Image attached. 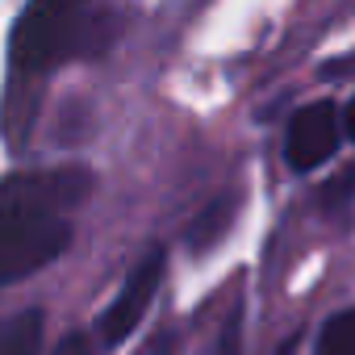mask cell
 <instances>
[{
    "label": "cell",
    "mask_w": 355,
    "mask_h": 355,
    "mask_svg": "<svg viewBox=\"0 0 355 355\" xmlns=\"http://www.w3.org/2000/svg\"><path fill=\"white\" fill-rule=\"evenodd\" d=\"M105 34L109 17L96 0H26L9 34L13 88H30L63 63L96 55L105 46Z\"/></svg>",
    "instance_id": "cell-1"
},
{
    "label": "cell",
    "mask_w": 355,
    "mask_h": 355,
    "mask_svg": "<svg viewBox=\"0 0 355 355\" xmlns=\"http://www.w3.org/2000/svg\"><path fill=\"white\" fill-rule=\"evenodd\" d=\"M71 243V226L59 214L0 201V284H13L59 259Z\"/></svg>",
    "instance_id": "cell-2"
},
{
    "label": "cell",
    "mask_w": 355,
    "mask_h": 355,
    "mask_svg": "<svg viewBox=\"0 0 355 355\" xmlns=\"http://www.w3.org/2000/svg\"><path fill=\"white\" fill-rule=\"evenodd\" d=\"M92 193V171L88 167H42V171H13L0 180V201L30 205L42 214H59L80 205Z\"/></svg>",
    "instance_id": "cell-3"
},
{
    "label": "cell",
    "mask_w": 355,
    "mask_h": 355,
    "mask_svg": "<svg viewBox=\"0 0 355 355\" xmlns=\"http://www.w3.org/2000/svg\"><path fill=\"white\" fill-rule=\"evenodd\" d=\"M159 280H163V251L155 247V251H146V255L138 259V268L125 276V284H121V293L113 297V305L101 313L96 334H101L105 347H121V343L138 330V322L146 318V309H150V301H155V293H159Z\"/></svg>",
    "instance_id": "cell-4"
},
{
    "label": "cell",
    "mask_w": 355,
    "mask_h": 355,
    "mask_svg": "<svg viewBox=\"0 0 355 355\" xmlns=\"http://www.w3.org/2000/svg\"><path fill=\"white\" fill-rule=\"evenodd\" d=\"M338 138H343V121H338V109L330 101H313V105L297 109L288 121V138H284L288 167L293 171L322 167L338 150Z\"/></svg>",
    "instance_id": "cell-5"
},
{
    "label": "cell",
    "mask_w": 355,
    "mask_h": 355,
    "mask_svg": "<svg viewBox=\"0 0 355 355\" xmlns=\"http://www.w3.org/2000/svg\"><path fill=\"white\" fill-rule=\"evenodd\" d=\"M42 351V313H17L0 318V355H38Z\"/></svg>",
    "instance_id": "cell-6"
},
{
    "label": "cell",
    "mask_w": 355,
    "mask_h": 355,
    "mask_svg": "<svg viewBox=\"0 0 355 355\" xmlns=\"http://www.w3.org/2000/svg\"><path fill=\"white\" fill-rule=\"evenodd\" d=\"M318 355H355V309H343L322 326Z\"/></svg>",
    "instance_id": "cell-7"
},
{
    "label": "cell",
    "mask_w": 355,
    "mask_h": 355,
    "mask_svg": "<svg viewBox=\"0 0 355 355\" xmlns=\"http://www.w3.org/2000/svg\"><path fill=\"white\" fill-rule=\"evenodd\" d=\"M230 214H234V197H226V201H214L201 218H197V226H193V247H209L214 239H222L226 234V226H230Z\"/></svg>",
    "instance_id": "cell-8"
},
{
    "label": "cell",
    "mask_w": 355,
    "mask_h": 355,
    "mask_svg": "<svg viewBox=\"0 0 355 355\" xmlns=\"http://www.w3.org/2000/svg\"><path fill=\"white\" fill-rule=\"evenodd\" d=\"M347 197H355V167H347L343 175H334V180L326 184V205H338Z\"/></svg>",
    "instance_id": "cell-9"
},
{
    "label": "cell",
    "mask_w": 355,
    "mask_h": 355,
    "mask_svg": "<svg viewBox=\"0 0 355 355\" xmlns=\"http://www.w3.org/2000/svg\"><path fill=\"white\" fill-rule=\"evenodd\" d=\"M55 355H92V347H88V338H84L80 330H71L67 338H59V347H55Z\"/></svg>",
    "instance_id": "cell-10"
},
{
    "label": "cell",
    "mask_w": 355,
    "mask_h": 355,
    "mask_svg": "<svg viewBox=\"0 0 355 355\" xmlns=\"http://www.w3.org/2000/svg\"><path fill=\"white\" fill-rule=\"evenodd\" d=\"M222 355H239V318L226 326V334H222Z\"/></svg>",
    "instance_id": "cell-11"
},
{
    "label": "cell",
    "mask_w": 355,
    "mask_h": 355,
    "mask_svg": "<svg viewBox=\"0 0 355 355\" xmlns=\"http://www.w3.org/2000/svg\"><path fill=\"white\" fill-rule=\"evenodd\" d=\"M343 130L351 134V142H355V101L347 105V113H343Z\"/></svg>",
    "instance_id": "cell-12"
}]
</instances>
